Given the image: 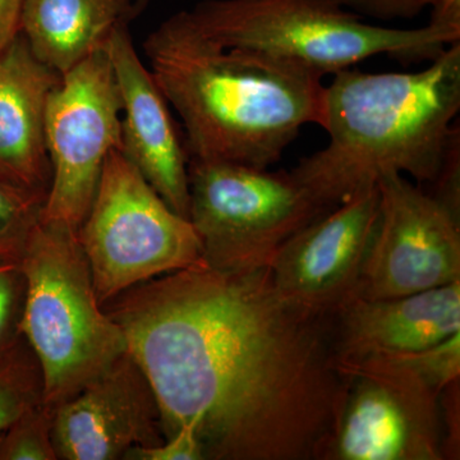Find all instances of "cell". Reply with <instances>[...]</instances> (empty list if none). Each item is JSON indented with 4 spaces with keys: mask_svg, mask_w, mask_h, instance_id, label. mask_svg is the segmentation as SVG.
<instances>
[{
    "mask_svg": "<svg viewBox=\"0 0 460 460\" xmlns=\"http://www.w3.org/2000/svg\"><path fill=\"white\" fill-rule=\"evenodd\" d=\"M26 278L21 263L0 260V358L22 343Z\"/></svg>",
    "mask_w": 460,
    "mask_h": 460,
    "instance_id": "cell-21",
    "label": "cell"
},
{
    "mask_svg": "<svg viewBox=\"0 0 460 460\" xmlns=\"http://www.w3.org/2000/svg\"><path fill=\"white\" fill-rule=\"evenodd\" d=\"M459 111L460 41L413 74L343 69L323 91L328 145L290 172L326 211L387 174L432 184L459 153Z\"/></svg>",
    "mask_w": 460,
    "mask_h": 460,
    "instance_id": "cell-3",
    "label": "cell"
},
{
    "mask_svg": "<svg viewBox=\"0 0 460 460\" xmlns=\"http://www.w3.org/2000/svg\"><path fill=\"white\" fill-rule=\"evenodd\" d=\"M140 3H141V4H142V5H144V4H145V3H146V0H141V2H140Z\"/></svg>",
    "mask_w": 460,
    "mask_h": 460,
    "instance_id": "cell-26",
    "label": "cell"
},
{
    "mask_svg": "<svg viewBox=\"0 0 460 460\" xmlns=\"http://www.w3.org/2000/svg\"><path fill=\"white\" fill-rule=\"evenodd\" d=\"M42 401L40 365L23 339L13 352L0 358V432Z\"/></svg>",
    "mask_w": 460,
    "mask_h": 460,
    "instance_id": "cell-17",
    "label": "cell"
},
{
    "mask_svg": "<svg viewBox=\"0 0 460 460\" xmlns=\"http://www.w3.org/2000/svg\"><path fill=\"white\" fill-rule=\"evenodd\" d=\"M189 175V220L215 270L270 268L288 239L328 213L290 172L190 160Z\"/></svg>",
    "mask_w": 460,
    "mask_h": 460,
    "instance_id": "cell-7",
    "label": "cell"
},
{
    "mask_svg": "<svg viewBox=\"0 0 460 460\" xmlns=\"http://www.w3.org/2000/svg\"><path fill=\"white\" fill-rule=\"evenodd\" d=\"M377 214L376 183L288 239L269 268L280 296L317 319L341 310L356 296Z\"/></svg>",
    "mask_w": 460,
    "mask_h": 460,
    "instance_id": "cell-11",
    "label": "cell"
},
{
    "mask_svg": "<svg viewBox=\"0 0 460 460\" xmlns=\"http://www.w3.org/2000/svg\"><path fill=\"white\" fill-rule=\"evenodd\" d=\"M135 13L131 0H25L20 33L39 62L63 75Z\"/></svg>",
    "mask_w": 460,
    "mask_h": 460,
    "instance_id": "cell-16",
    "label": "cell"
},
{
    "mask_svg": "<svg viewBox=\"0 0 460 460\" xmlns=\"http://www.w3.org/2000/svg\"><path fill=\"white\" fill-rule=\"evenodd\" d=\"M77 238L102 305L145 281L204 262L192 224L160 198L119 148L109 154Z\"/></svg>",
    "mask_w": 460,
    "mask_h": 460,
    "instance_id": "cell-6",
    "label": "cell"
},
{
    "mask_svg": "<svg viewBox=\"0 0 460 460\" xmlns=\"http://www.w3.org/2000/svg\"><path fill=\"white\" fill-rule=\"evenodd\" d=\"M47 196L0 178V260L21 261Z\"/></svg>",
    "mask_w": 460,
    "mask_h": 460,
    "instance_id": "cell-18",
    "label": "cell"
},
{
    "mask_svg": "<svg viewBox=\"0 0 460 460\" xmlns=\"http://www.w3.org/2000/svg\"><path fill=\"white\" fill-rule=\"evenodd\" d=\"M26 278L22 332L58 407L127 352L122 329L105 313L77 232L40 220L21 259Z\"/></svg>",
    "mask_w": 460,
    "mask_h": 460,
    "instance_id": "cell-5",
    "label": "cell"
},
{
    "mask_svg": "<svg viewBox=\"0 0 460 460\" xmlns=\"http://www.w3.org/2000/svg\"><path fill=\"white\" fill-rule=\"evenodd\" d=\"M25 0H0V53L20 33L21 12Z\"/></svg>",
    "mask_w": 460,
    "mask_h": 460,
    "instance_id": "cell-24",
    "label": "cell"
},
{
    "mask_svg": "<svg viewBox=\"0 0 460 460\" xmlns=\"http://www.w3.org/2000/svg\"><path fill=\"white\" fill-rule=\"evenodd\" d=\"M124 460H206L204 447L195 423L181 426L162 444L150 447H135Z\"/></svg>",
    "mask_w": 460,
    "mask_h": 460,
    "instance_id": "cell-22",
    "label": "cell"
},
{
    "mask_svg": "<svg viewBox=\"0 0 460 460\" xmlns=\"http://www.w3.org/2000/svg\"><path fill=\"white\" fill-rule=\"evenodd\" d=\"M326 320L335 323V362L423 349L460 332V280L399 298H353Z\"/></svg>",
    "mask_w": 460,
    "mask_h": 460,
    "instance_id": "cell-14",
    "label": "cell"
},
{
    "mask_svg": "<svg viewBox=\"0 0 460 460\" xmlns=\"http://www.w3.org/2000/svg\"><path fill=\"white\" fill-rule=\"evenodd\" d=\"M102 308L153 386L165 438L195 423L206 460H316L343 378L328 321L287 302L270 269L199 262Z\"/></svg>",
    "mask_w": 460,
    "mask_h": 460,
    "instance_id": "cell-1",
    "label": "cell"
},
{
    "mask_svg": "<svg viewBox=\"0 0 460 460\" xmlns=\"http://www.w3.org/2000/svg\"><path fill=\"white\" fill-rule=\"evenodd\" d=\"M341 7L371 20L390 22L411 20L429 9L435 0H335Z\"/></svg>",
    "mask_w": 460,
    "mask_h": 460,
    "instance_id": "cell-23",
    "label": "cell"
},
{
    "mask_svg": "<svg viewBox=\"0 0 460 460\" xmlns=\"http://www.w3.org/2000/svg\"><path fill=\"white\" fill-rule=\"evenodd\" d=\"M376 356V354H375ZM404 366L423 381L443 393L445 387L460 376V334L452 335L440 343L411 352L381 354Z\"/></svg>",
    "mask_w": 460,
    "mask_h": 460,
    "instance_id": "cell-20",
    "label": "cell"
},
{
    "mask_svg": "<svg viewBox=\"0 0 460 460\" xmlns=\"http://www.w3.org/2000/svg\"><path fill=\"white\" fill-rule=\"evenodd\" d=\"M343 378L316 460H443L438 393L385 356L335 362Z\"/></svg>",
    "mask_w": 460,
    "mask_h": 460,
    "instance_id": "cell-8",
    "label": "cell"
},
{
    "mask_svg": "<svg viewBox=\"0 0 460 460\" xmlns=\"http://www.w3.org/2000/svg\"><path fill=\"white\" fill-rule=\"evenodd\" d=\"M59 80L21 33L0 53V178L45 196L51 181L45 109Z\"/></svg>",
    "mask_w": 460,
    "mask_h": 460,
    "instance_id": "cell-15",
    "label": "cell"
},
{
    "mask_svg": "<svg viewBox=\"0 0 460 460\" xmlns=\"http://www.w3.org/2000/svg\"><path fill=\"white\" fill-rule=\"evenodd\" d=\"M54 407L42 401L0 432V460H58Z\"/></svg>",
    "mask_w": 460,
    "mask_h": 460,
    "instance_id": "cell-19",
    "label": "cell"
},
{
    "mask_svg": "<svg viewBox=\"0 0 460 460\" xmlns=\"http://www.w3.org/2000/svg\"><path fill=\"white\" fill-rule=\"evenodd\" d=\"M144 49L154 80L180 115L190 160L270 168L305 126L323 122V75L223 47L190 12L157 27Z\"/></svg>",
    "mask_w": 460,
    "mask_h": 460,
    "instance_id": "cell-2",
    "label": "cell"
},
{
    "mask_svg": "<svg viewBox=\"0 0 460 460\" xmlns=\"http://www.w3.org/2000/svg\"><path fill=\"white\" fill-rule=\"evenodd\" d=\"M120 105V148L175 213L189 219L190 156L168 102L133 47L127 22L109 36Z\"/></svg>",
    "mask_w": 460,
    "mask_h": 460,
    "instance_id": "cell-13",
    "label": "cell"
},
{
    "mask_svg": "<svg viewBox=\"0 0 460 460\" xmlns=\"http://www.w3.org/2000/svg\"><path fill=\"white\" fill-rule=\"evenodd\" d=\"M206 35L226 48L260 51L325 77L367 58L435 59L460 32L434 25L394 29L363 22L335 0H204L192 11Z\"/></svg>",
    "mask_w": 460,
    "mask_h": 460,
    "instance_id": "cell-4",
    "label": "cell"
},
{
    "mask_svg": "<svg viewBox=\"0 0 460 460\" xmlns=\"http://www.w3.org/2000/svg\"><path fill=\"white\" fill-rule=\"evenodd\" d=\"M377 189L376 226L354 298H399L460 280L459 204L402 174L380 178Z\"/></svg>",
    "mask_w": 460,
    "mask_h": 460,
    "instance_id": "cell-10",
    "label": "cell"
},
{
    "mask_svg": "<svg viewBox=\"0 0 460 460\" xmlns=\"http://www.w3.org/2000/svg\"><path fill=\"white\" fill-rule=\"evenodd\" d=\"M53 440L58 460H119L165 440L155 393L128 350L54 408Z\"/></svg>",
    "mask_w": 460,
    "mask_h": 460,
    "instance_id": "cell-12",
    "label": "cell"
},
{
    "mask_svg": "<svg viewBox=\"0 0 460 460\" xmlns=\"http://www.w3.org/2000/svg\"><path fill=\"white\" fill-rule=\"evenodd\" d=\"M429 11V25L460 32V0H435Z\"/></svg>",
    "mask_w": 460,
    "mask_h": 460,
    "instance_id": "cell-25",
    "label": "cell"
},
{
    "mask_svg": "<svg viewBox=\"0 0 460 460\" xmlns=\"http://www.w3.org/2000/svg\"><path fill=\"white\" fill-rule=\"evenodd\" d=\"M120 114L107 44L60 75L45 109L51 181L41 220L80 228L109 154L120 148Z\"/></svg>",
    "mask_w": 460,
    "mask_h": 460,
    "instance_id": "cell-9",
    "label": "cell"
}]
</instances>
